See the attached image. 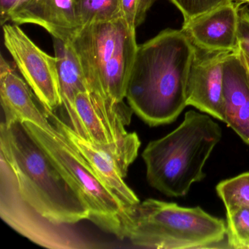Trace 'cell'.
<instances>
[{
  "label": "cell",
  "instance_id": "8",
  "mask_svg": "<svg viewBox=\"0 0 249 249\" xmlns=\"http://www.w3.org/2000/svg\"><path fill=\"white\" fill-rule=\"evenodd\" d=\"M46 113L52 119L53 124L87 160L100 180L120 199L124 206L141 202L134 191L124 181L129 166L138 157L141 144L140 140L112 146H98L78 135L53 111L46 110Z\"/></svg>",
  "mask_w": 249,
  "mask_h": 249
},
{
  "label": "cell",
  "instance_id": "6",
  "mask_svg": "<svg viewBox=\"0 0 249 249\" xmlns=\"http://www.w3.org/2000/svg\"><path fill=\"white\" fill-rule=\"evenodd\" d=\"M23 123L48 155L76 185L89 208V221L122 240L120 215L124 205L120 199L56 126L54 130L48 132L32 122Z\"/></svg>",
  "mask_w": 249,
  "mask_h": 249
},
{
  "label": "cell",
  "instance_id": "2",
  "mask_svg": "<svg viewBox=\"0 0 249 249\" xmlns=\"http://www.w3.org/2000/svg\"><path fill=\"white\" fill-rule=\"evenodd\" d=\"M135 31L121 18L84 26L69 40L93 103L122 132H126L133 112L124 100L138 50Z\"/></svg>",
  "mask_w": 249,
  "mask_h": 249
},
{
  "label": "cell",
  "instance_id": "21",
  "mask_svg": "<svg viewBox=\"0 0 249 249\" xmlns=\"http://www.w3.org/2000/svg\"><path fill=\"white\" fill-rule=\"evenodd\" d=\"M156 0H120L122 18L136 30L146 18L147 13Z\"/></svg>",
  "mask_w": 249,
  "mask_h": 249
},
{
  "label": "cell",
  "instance_id": "25",
  "mask_svg": "<svg viewBox=\"0 0 249 249\" xmlns=\"http://www.w3.org/2000/svg\"><path fill=\"white\" fill-rule=\"evenodd\" d=\"M242 3H249V0H240Z\"/></svg>",
  "mask_w": 249,
  "mask_h": 249
},
{
  "label": "cell",
  "instance_id": "19",
  "mask_svg": "<svg viewBox=\"0 0 249 249\" xmlns=\"http://www.w3.org/2000/svg\"><path fill=\"white\" fill-rule=\"evenodd\" d=\"M227 243L232 249H249V207L227 212Z\"/></svg>",
  "mask_w": 249,
  "mask_h": 249
},
{
  "label": "cell",
  "instance_id": "3",
  "mask_svg": "<svg viewBox=\"0 0 249 249\" xmlns=\"http://www.w3.org/2000/svg\"><path fill=\"white\" fill-rule=\"evenodd\" d=\"M0 154L11 164L22 197L57 224L89 220L87 200L72 179L48 155L23 122L0 126Z\"/></svg>",
  "mask_w": 249,
  "mask_h": 249
},
{
  "label": "cell",
  "instance_id": "16",
  "mask_svg": "<svg viewBox=\"0 0 249 249\" xmlns=\"http://www.w3.org/2000/svg\"><path fill=\"white\" fill-rule=\"evenodd\" d=\"M53 39L62 106L65 107L71 125L75 119V97L79 93L89 92L88 84L79 59L70 41Z\"/></svg>",
  "mask_w": 249,
  "mask_h": 249
},
{
  "label": "cell",
  "instance_id": "24",
  "mask_svg": "<svg viewBox=\"0 0 249 249\" xmlns=\"http://www.w3.org/2000/svg\"><path fill=\"white\" fill-rule=\"evenodd\" d=\"M239 50H240V49H239ZM240 54H241L242 56V58H243V61H244L245 63H246V67H247L248 69H249V58L247 56H246V55H245L244 53L241 52V51L240 50Z\"/></svg>",
  "mask_w": 249,
  "mask_h": 249
},
{
  "label": "cell",
  "instance_id": "9",
  "mask_svg": "<svg viewBox=\"0 0 249 249\" xmlns=\"http://www.w3.org/2000/svg\"><path fill=\"white\" fill-rule=\"evenodd\" d=\"M4 43L45 110L62 106L56 58L40 49L18 24L2 26Z\"/></svg>",
  "mask_w": 249,
  "mask_h": 249
},
{
  "label": "cell",
  "instance_id": "18",
  "mask_svg": "<svg viewBox=\"0 0 249 249\" xmlns=\"http://www.w3.org/2000/svg\"><path fill=\"white\" fill-rule=\"evenodd\" d=\"M216 192L227 212L249 207V172L220 182Z\"/></svg>",
  "mask_w": 249,
  "mask_h": 249
},
{
  "label": "cell",
  "instance_id": "10",
  "mask_svg": "<svg viewBox=\"0 0 249 249\" xmlns=\"http://www.w3.org/2000/svg\"><path fill=\"white\" fill-rule=\"evenodd\" d=\"M230 52L198 50L186 87V103L224 122V66Z\"/></svg>",
  "mask_w": 249,
  "mask_h": 249
},
{
  "label": "cell",
  "instance_id": "5",
  "mask_svg": "<svg viewBox=\"0 0 249 249\" xmlns=\"http://www.w3.org/2000/svg\"><path fill=\"white\" fill-rule=\"evenodd\" d=\"M122 240L147 249L214 248L227 237V223L200 207L147 199L124 206L120 215Z\"/></svg>",
  "mask_w": 249,
  "mask_h": 249
},
{
  "label": "cell",
  "instance_id": "23",
  "mask_svg": "<svg viewBox=\"0 0 249 249\" xmlns=\"http://www.w3.org/2000/svg\"><path fill=\"white\" fill-rule=\"evenodd\" d=\"M20 0H0V21L2 26L10 21V16Z\"/></svg>",
  "mask_w": 249,
  "mask_h": 249
},
{
  "label": "cell",
  "instance_id": "13",
  "mask_svg": "<svg viewBox=\"0 0 249 249\" xmlns=\"http://www.w3.org/2000/svg\"><path fill=\"white\" fill-rule=\"evenodd\" d=\"M10 21L40 26L64 41H69L81 28L75 17V0H20Z\"/></svg>",
  "mask_w": 249,
  "mask_h": 249
},
{
  "label": "cell",
  "instance_id": "11",
  "mask_svg": "<svg viewBox=\"0 0 249 249\" xmlns=\"http://www.w3.org/2000/svg\"><path fill=\"white\" fill-rule=\"evenodd\" d=\"M242 3L230 2L183 21L182 31L198 50L233 52L238 49L237 30Z\"/></svg>",
  "mask_w": 249,
  "mask_h": 249
},
{
  "label": "cell",
  "instance_id": "20",
  "mask_svg": "<svg viewBox=\"0 0 249 249\" xmlns=\"http://www.w3.org/2000/svg\"><path fill=\"white\" fill-rule=\"evenodd\" d=\"M180 11L184 21L196 18L223 4L240 0H170ZM243 4V3H242Z\"/></svg>",
  "mask_w": 249,
  "mask_h": 249
},
{
  "label": "cell",
  "instance_id": "14",
  "mask_svg": "<svg viewBox=\"0 0 249 249\" xmlns=\"http://www.w3.org/2000/svg\"><path fill=\"white\" fill-rule=\"evenodd\" d=\"M224 123L249 145V71L239 49L224 62Z\"/></svg>",
  "mask_w": 249,
  "mask_h": 249
},
{
  "label": "cell",
  "instance_id": "4",
  "mask_svg": "<svg viewBox=\"0 0 249 249\" xmlns=\"http://www.w3.org/2000/svg\"><path fill=\"white\" fill-rule=\"evenodd\" d=\"M222 130L211 116L191 110L168 135L148 144L142 157L150 186L166 196H186L205 177V163L221 141Z\"/></svg>",
  "mask_w": 249,
  "mask_h": 249
},
{
  "label": "cell",
  "instance_id": "12",
  "mask_svg": "<svg viewBox=\"0 0 249 249\" xmlns=\"http://www.w3.org/2000/svg\"><path fill=\"white\" fill-rule=\"evenodd\" d=\"M0 97L5 114L4 123L29 122L48 132L54 130L46 110L40 108L43 105L37 104L40 100L34 91L2 55L0 59Z\"/></svg>",
  "mask_w": 249,
  "mask_h": 249
},
{
  "label": "cell",
  "instance_id": "22",
  "mask_svg": "<svg viewBox=\"0 0 249 249\" xmlns=\"http://www.w3.org/2000/svg\"><path fill=\"white\" fill-rule=\"evenodd\" d=\"M237 43L239 49L249 58V10L247 8H240L239 11Z\"/></svg>",
  "mask_w": 249,
  "mask_h": 249
},
{
  "label": "cell",
  "instance_id": "7",
  "mask_svg": "<svg viewBox=\"0 0 249 249\" xmlns=\"http://www.w3.org/2000/svg\"><path fill=\"white\" fill-rule=\"evenodd\" d=\"M0 216L17 232L51 249H85L94 246L77 231L75 224H57L39 213L20 193L18 179L0 154Z\"/></svg>",
  "mask_w": 249,
  "mask_h": 249
},
{
  "label": "cell",
  "instance_id": "17",
  "mask_svg": "<svg viewBox=\"0 0 249 249\" xmlns=\"http://www.w3.org/2000/svg\"><path fill=\"white\" fill-rule=\"evenodd\" d=\"M75 13L80 27L122 18L120 0H75Z\"/></svg>",
  "mask_w": 249,
  "mask_h": 249
},
{
  "label": "cell",
  "instance_id": "1",
  "mask_svg": "<svg viewBox=\"0 0 249 249\" xmlns=\"http://www.w3.org/2000/svg\"><path fill=\"white\" fill-rule=\"evenodd\" d=\"M196 51L182 30L171 29L138 46L126 98L145 124L173 123L187 106L188 77Z\"/></svg>",
  "mask_w": 249,
  "mask_h": 249
},
{
  "label": "cell",
  "instance_id": "15",
  "mask_svg": "<svg viewBox=\"0 0 249 249\" xmlns=\"http://www.w3.org/2000/svg\"><path fill=\"white\" fill-rule=\"evenodd\" d=\"M80 136L98 146H112L138 138L135 132H122L109 123L93 103L89 92L75 100V119L70 125Z\"/></svg>",
  "mask_w": 249,
  "mask_h": 249
}]
</instances>
